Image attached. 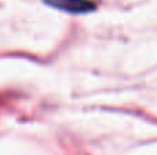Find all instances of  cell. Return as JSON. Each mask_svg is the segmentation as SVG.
Returning <instances> with one entry per match:
<instances>
[{
    "label": "cell",
    "instance_id": "obj_1",
    "mask_svg": "<svg viewBox=\"0 0 157 155\" xmlns=\"http://www.w3.org/2000/svg\"><path fill=\"white\" fill-rule=\"evenodd\" d=\"M47 5L69 14H87L95 10L91 0H44Z\"/></svg>",
    "mask_w": 157,
    "mask_h": 155
}]
</instances>
